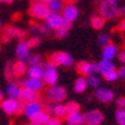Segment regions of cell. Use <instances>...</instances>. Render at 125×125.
Here are the masks:
<instances>
[{"mask_svg": "<svg viewBox=\"0 0 125 125\" xmlns=\"http://www.w3.org/2000/svg\"><path fill=\"white\" fill-rule=\"evenodd\" d=\"M99 14L104 19H115L119 15L118 3H114L111 0H103L99 5Z\"/></svg>", "mask_w": 125, "mask_h": 125, "instance_id": "obj_1", "label": "cell"}, {"mask_svg": "<svg viewBox=\"0 0 125 125\" xmlns=\"http://www.w3.org/2000/svg\"><path fill=\"white\" fill-rule=\"evenodd\" d=\"M29 14L31 15V18L36 20H45L50 14V10L48 8V4L36 0V1H33V4H31L29 9Z\"/></svg>", "mask_w": 125, "mask_h": 125, "instance_id": "obj_2", "label": "cell"}, {"mask_svg": "<svg viewBox=\"0 0 125 125\" xmlns=\"http://www.w3.org/2000/svg\"><path fill=\"white\" fill-rule=\"evenodd\" d=\"M68 96V91L65 88L60 85H50L49 89L46 90V98L51 103H61L64 101Z\"/></svg>", "mask_w": 125, "mask_h": 125, "instance_id": "obj_3", "label": "cell"}, {"mask_svg": "<svg viewBox=\"0 0 125 125\" xmlns=\"http://www.w3.org/2000/svg\"><path fill=\"white\" fill-rule=\"evenodd\" d=\"M49 61L51 64H54L55 66L58 65H64V66H71L74 64V59L69 53H65V51H55L50 55Z\"/></svg>", "mask_w": 125, "mask_h": 125, "instance_id": "obj_4", "label": "cell"}, {"mask_svg": "<svg viewBox=\"0 0 125 125\" xmlns=\"http://www.w3.org/2000/svg\"><path fill=\"white\" fill-rule=\"evenodd\" d=\"M43 68H44L43 81L45 83V84H48L49 86L50 85H55L58 83V79H59V74H58L56 66L54 64H51L50 61H48V62H45V65Z\"/></svg>", "mask_w": 125, "mask_h": 125, "instance_id": "obj_5", "label": "cell"}, {"mask_svg": "<svg viewBox=\"0 0 125 125\" xmlns=\"http://www.w3.org/2000/svg\"><path fill=\"white\" fill-rule=\"evenodd\" d=\"M103 120L104 115L98 109H93L83 114V124L84 125H100Z\"/></svg>", "mask_w": 125, "mask_h": 125, "instance_id": "obj_6", "label": "cell"}, {"mask_svg": "<svg viewBox=\"0 0 125 125\" xmlns=\"http://www.w3.org/2000/svg\"><path fill=\"white\" fill-rule=\"evenodd\" d=\"M61 11H62L61 15H62V18H64V20L68 21V23H70V24L74 23L79 16V9L75 6V4H73V3H66Z\"/></svg>", "mask_w": 125, "mask_h": 125, "instance_id": "obj_7", "label": "cell"}, {"mask_svg": "<svg viewBox=\"0 0 125 125\" xmlns=\"http://www.w3.org/2000/svg\"><path fill=\"white\" fill-rule=\"evenodd\" d=\"M41 110H44V105H43V103H41L40 100L30 101V103H25L23 114L28 119H31V118H34L38 113H40Z\"/></svg>", "mask_w": 125, "mask_h": 125, "instance_id": "obj_8", "label": "cell"}, {"mask_svg": "<svg viewBox=\"0 0 125 125\" xmlns=\"http://www.w3.org/2000/svg\"><path fill=\"white\" fill-rule=\"evenodd\" d=\"M76 70L83 76H89L91 74H95L98 71V64L89 62V61H80L76 65Z\"/></svg>", "mask_w": 125, "mask_h": 125, "instance_id": "obj_9", "label": "cell"}, {"mask_svg": "<svg viewBox=\"0 0 125 125\" xmlns=\"http://www.w3.org/2000/svg\"><path fill=\"white\" fill-rule=\"evenodd\" d=\"M25 36V31L20 28L16 26H11L9 25L4 29V36L3 40L4 41H9L10 39H23Z\"/></svg>", "mask_w": 125, "mask_h": 125, "instance_id": "obj_10", "label": "cell"}, {"mask_svg": "<svg viewBox=\"0 0 125 125\" xmlns=\"http://www.w3.org/2000/svg\"><path fill=\"white\" fill-rule=\"evenodd\" d=\"M30 49L31 48L28 43V40H20L16 45V49H15L18 59L23 60V61H28V59L30 56Z\"/></svg>", "mask_w": 125, "mask_h": 125, "instance_id": "obj_11", "label": "cell"}, {"mask_svg": "<svg viewBox=\"0 0 125 125\" xmlns=\"http://www.w3.org/2000/svg\"><path fill=\"white\" fill-rule=\"evenodd\" d=\"M45 23H46V25H48L50 29L56 30V29H59L60 26L64 25L65 20H64V18H62V15H61L60 13H50V14L48 15V18L45 19Z\"/></svg>", "mask_w": 125, "mask_h": 125, "instance_id": "obj_12", "label": "cell"}, {"mask_svg": "<svg viewBox=\"0 0 125 125\" xmlns=\"http://www.w3.org/2000/svg\"><path fill=\"white\" fill-rule=\"evenodd\" d=\"M18 105H19V100H15V99H3L0 101V109H1L5 114L8 115H13V114L16 113V109H18Z\"/></svg>", "mask_w": 125, "mask_h": 125, "instance_id": "obj_13", "label": "cell"}, {"mask_svg": "<svg viewBox=\"0 0 125 125\" xmlns=\"http://www.w3.org/2000/svg\"><path fill=\"white\" fill-rule=\"evenodd\" d=\"M95 98L101 101V103H110L113 99H114V91L109 88H96L95 89V93H94Z\"/></svg>", "mask_w": 125, "mask_h": 125, "instance_id": "obj_14", "label": "cell"}, {"mask_svg": "<svg viewBox=\"0 0 125 125\" xmlns=\"http://www.w3.org/2000/svg\"><path fill=\"white\" fill-rule=\"evenodd\" d=\"M46 109L50 113V115H53L55 118H59V119H65L66 114H68L65 105H62L61 103H53L51 105H48Z\"/></svg>", "mask_w": 125, "mask_h": 125, "instance_id": "obj_15", "label": "cell"}, {"mask_svg": "<svg viewBox=\"0 0 125 125\" xmlns=\"http://www.w3.org/2000/svg\"><path fill=\"white\" fill-rule=\"evenodd\" d=\"M21 86L25 88V89H29V90H33V91H40L44 88V81H43V79L28 78L23 81Z\"/></svg>", "mask_w": 125, "mask_h": 125, "instance_id": "obj_16", "label": "cell"}, {"mask_svg": "<svg viewBox=\"0 0 125 125\" xmlns=\"http://www.w3.org/2000/svg\"><path fill=\"white\" fill-rule=\"evenodd\" d=\"M40 99L39 95V91H33V90H29L21 86V93H20V99L23 103H30V101H36Z\"/></svg>", "mask_w": 125, "mask_h": 125, "instance_id": "obj_17", "label": "cell"}, {"mask_svg": "<svg viewBox=\"0 0 125 125\" xmlns=\"http://www.w3.org/2000/svg\"><path fill=\"white\" fill-rule=\"evenodd\" d=\"M115 70V65H114V62L109 59H101L99 62H98V73H100V74L104 76L105 74H108V73Z\"/></svg>", "mask_w": 125, "mask_h": 125, "instance_id": "obj_18", "label": "cell"}, {"mask_svg": "<svg viewBox=\"0 0 125 125\" xmlns=\"http://www.w3.org/2000/svg\"><path fill=\"white\" fill-rule=\"evenodd\" d=\"M20 93H21V86L16 83H10L6 86V95L10 99H15L19 100L20 99Z\"/></svg>", "mask_w": 125, "mask_h": 125, "instance_id": "obj_19", "label": "cell"}, {"mask_svg": "<svg viewBox=\"0 0 125 125\" xmlns=\"http://www.w3.org/2000/svg\"><path fill=\"white\" fill-rule=\"evenodd\" d=\"M68 125H83V114L80 111L68 113L65 116Z\"/></svg>", "mask_w": 125, "mask_h": 125, "instance_id": "obj_20", "label": "cell"}, {"mask_svg": "<svg viewBox=\"0 0 125 125\" xmlns=\"http://www.w3.org/2000/svg\"><path fill=\"white\" fill-rule=\"evenodd\" d=\"M101 54H103V59H109V60H111L113 58H115V55L118 54V48H116V45L109 43V44H106V45L103 46Z\"/></svg>", "mask_w": 125, "mask_h": 125, "instance_id": "obj_21", "label": "cell"}, {"mask_svg": "<svg viewBox=\"0 0 125 125\" xmlns=\"http://www.w3.org/2000/svg\"><path fill=\"white\" fill-rule=\"evenodd\" d=\"M28 76L29 78H34V79H43L44 76V68L39 65H30L26 70Z\"/></svg>", "mask_w": 125, "mask_h": 125, "instance_id": "obj_22", "label": "cell"}, {"mask_svg": "<svg viewBox=\"0 0 125 125\" xmlns=\"http://www.w3.org/2000/svg\"><path fill=\"white\" fill-rule=\"evenodd\" d=\"M50 118H51V115H50V113H49L48 110H41L40 113H38L36 115H35L34 118H31L30 120L34 121V123L38 124V125H45V124L49 121Z\"/></svg>", "mask_w": 125, "mask_h": 125, "instance_id": "obj_23", "label": "cell"}, {"mask_svg": "<svg viewBox=\"0 0 125 125\" xmlns=\"http://www.w3.org/2000/svg\"><path fill=\"white\" fill-rule=\"evenodd\" d=\"M88 81H86V78L85 76H80L75 80L74 83V91L78 93V94H81V93H84L86 89H88Z\"/></svg>", "mask_w": 125, "mask_h": 125, "instance_id": "obj_24", "label": "cell"}, {"mask_svg": "<svg viewBox=\"0 0 125 125\" xmlns=\"http://www.w3.org/2000/svg\"><path fill=\"white\" fill-rule=\"evenodd\" d=\"M13 69H14L15 76H23L28 70L25 61H23V60H18L16 62H13Z\"/></svg>", "mask_w": 125, "mask_h": 125, "instance_id": "obj_25", "label": "cell"}, {"mask_svg": "<svg viewBox=\"0 0 125 125\" xmlns=\"http://www.w3.org/2000/svg\"><path fill=\"white\" fill-rule=\"evenodd\" d=\"M64 5H65L64 0H50L48 3V8L50 10V13H60Z\"/></svg>", "mask_w": 125, "mask_h": 125, "instance_id": "obj_26", "label": "cell"}, {"mask_svg": "<svg viewBox=\"0 0 125 125\" xmlns=\"http://www.w3.org/2000/svg\"><path fill=\"white\" fill-rule=\"evenodd\" d=\"M105 20L106 19H104L100 14L99 15H93L91 19H90V24H91L93 29L99 30V29H103V26L105 25Z\"/></svg>", "mask_w": 125, "mask_h": 125, "instance_id": "obj_27", "label": "cell"}, {"mask_svg": "<svg viewBox=\"0 0 125 125\" xmlns=\"http://www.w3.org/2000/svg\"><path fill=\"white\" fill-rule=\"evenodd\" d=\"M50 28L45 24H34V25H31V31L35 34H39V35H48L50 33Z\"/></svg>", "mask_w": 125, "mask_h": 125, "instance_id": "obj_28", "label": "cell"}, {"mask_svg": "<svg viewBox=\"0 0 125 125\" xmlns=\"http://www.w3.org/2000/svg\"><path fill=\"white\" fill-rule=\"evenodd\" d=\"M70 28H71V24H70V23H68V21H65V23H64V25L60 26L59 29H56V30H55V35H56L59 39L65 38V36L68 35V33H69V29H70Z\"/></svg>", "mask_w": 125, "mask_h": 125, "instance_id": "obj_29", "label": "cell"}, {"mask_svg": "<svg viewBox=\"0 0 125 125\" xmlns=\"http://www.w3.org/2000/svg\"><path fill=\"white\" fill-rule=\"evenodd\" d=\"M86 81H88V86L93 88V89H96L100 86V79L95 75V74H91L86 78Z\"/></svg>", "mask_w": 125, "mask_h": 125, "instance_id": "obj_30", "label": "cell"}, {"mask_svg": "<svg viewBox=\"0 0 125 125\" xmlns=\"http://www.w3.org/2000/svg\"><path fill=\"white\" fill-rule=\"evenodd\" d=\"M115 120L119 125H125V109H118L116 110Z\"/></svg>", "mask_w": 125, "mask_h": 125, "instance_id": "obj_31", "label": "cell"}, {"mask_svg": "<svg viewBox=\"0 0 125 125\" xmlns=\"http://www.w3.org/2000/svg\"><path fill=\"white\" fill-rule=\"evenodd\" d=\"M5 78L8 80H13L15 78L14 69H13V62H8L6 64V66H5Z\"/></svg>", "mask_w": 125, "mask_h": 125, "instance_id": "obj_32", "label": "cell"}, {"mask_svg": "<svg viewBox=\"0 0 125 125\" xmlns=\"http://www.w3.org/2000/svg\"><path fill=\"white\" fill-rule=\"evenodd\" d=\"M65 108L68 113H73V111H80V105L75 101H68L65 104Z\"/></svg>", "mask_w": 125, "mask_h": 125, "instance_id": "obj_33", "label": "cell"}, {"mask_svg": "<svg viewBox=\"0 0 125 125\" xmlns=\"http://www.w3.org/2000/svg\"><path fill=\"white\" fill-rule=\"evenodd\" d=\"M98 43H99V45H101V46L109 44V43H110V36H109V34H106V33L100 34V35L98 36Z\"/></svg>", "mask_w": 125, "mask_h": 125, "instance_id": "obj_34", "label": "cell"}, {"mask_svg": "<svg viewBox=\"0 0 125 125\" xmlns=\"http://www.w3.org/2000/svg\"><path fill=\"white\" fill-rule=\"evenodd\" d=\"M28 62L30 65H39L41 64V56L35 54V55H30L29 59H28Z\"/></svg>", "mask_w": 125, "mask_h": 125, "instance_id": "obj_35", "label": "cell"}, {"mask_svg": "<svg viewBox=\"0 0 125 125\" xmlns=\"http://www.w3.org/2000/svg\"><path fill=\"white\" fill-rule=\"evenodd\" d=\"M118 78L119 76H118V71L116 70H113V71H110V73H108V74L104 75V79H105L106 81H115Z\"/></svg>", "mask_w": 125, "mask_h": 125, "instance_id": "obj_36", "label": "cell"}, {"mask_svg": "<svg viewBox=\"0 0 125 125\" xmlns=\"http://www.w3.org/2000/svg\"><path fill=\"white\" fill-rule=\"evenodd\" d=\"M40 41H41L40 36H33L31 39H29V40H28V43H29L30 48H34V46H38V45L40 44Z\"/></svg>", "mask_w": 125, "mask_h": 125, "instance_id": "obj_37", "label": "cell"}, {"mask_svg": "<svg viewBox=\"0 0 125 125\" xmlns=\"http://www.w3.org/2000/svg\"><path fill=\"white\" fill-rule=\"evenodd\" d=\"M45 125H62V123H61V120H60L59 118L51 116V118L49 119V121H48Z\"/></svg>", "mask_w": 125, "mask_h": 125, "instance_id": "obj_38", "label": "cell"}, {"mask_svg": "<svg viewBox=\"0 0 125 125\" xmlns=\"http://www.w3.org/2000/svg\"><path fill=\"white\" fill-rule=\"evenodd\" d=\"M116 106L118 109H125V98H119L116 100Z\"/></svg>", "mask_w": 125, "mask_h": 125, "instance_id": "obj_39", "label": "cell"}, {"mask_svg": "<svg viewBox=\"0 0 125 125\" xmlns=\"http://www.w3.org/2000/svg\"><path fill=\"white\" fill-rule=\"evenodd\" d=\"M116 55H118L119 61H120V62H123V64H125V50L120 51V53H118Z\"/></svg>", "mask_w": 125, "mask_h": 125, "instance_id": "obj_40", "label": "cell"}, {"mask_svg": "<svg viewBox=\"0 0 125 125\" xmlns=\"http://www.w3.org/2000/svg\"><path fill=\"white\" fill-rule=\"evenodd\" d=\"M118 76H119L120 79H124V80H125V65L121 66V68L118 70Z\"/></svg>", "mask_w": 125, "mask_h": 125, "instance_id": "obj_41", "label": "cell"}, {"mask_svg": "<svg viewBox=\"0 0 125 125\" xmlns=\"http://www.w3.org/2000/svg\"><path fill=\"white\" fill-rule=\"evenodd\" d=\"M119 30L123 31V33H125V19L123 20V21L119 24Z\"/></svg>", "mask_w": 125, "mask_h": 125, "instance_id": "obj_42", "label": "cell"}, {"mask_svg": "<svg viewBox=\"0 0 125 125\" xmlns=\"http://www.w3.org/2000/svg\"><path fill=\"white\" fill-rule=\"evenodd\" d=\"M119 15H121V16L125 19V6H121V8H119Z\"/></svg>", "mask_w": 125, "mask_h": 125, "instance_id": "obj_43", "label": "cell"}, {"mask_svg": "<svg viewBox=\"0 0 125 125\" xmlns=\"http://www.w3.org/2000/svg\"><path fill=\"white\" fill-rule=\"evenodd\" d=\"M76 1H78V0H64V3H73V4L76 3Z\"/></svg>", "mask_w": 125, "mask_h": 125, "instance_id": "obj_44", "label": "cell"}, {"mask_svg": "<svg viewBox=\"0 0 125 125\" xmlns=\"http://www.w3.org/2000/svg\"><path fill=\"white\" fill-rule=\"evenodd\" d=\"M3 99H4V94H3V91H1V90H0V101H1Z\"/></svg>", "mask_w": 125, "mask_h": 125, "instance_id": "obj_45", "label": "cell"}, {"mask_svg": "<svg viewBox=\"0 0 125 125\" xmlns=\"http://www.w3.org/2000/svg\"><path fill=\"white\" fill-rule=\"evenodd\" d=\"M1 1H3V3H13L14 0H1Z\"/></svg>", "mask_w": 125, "mask_h": 125, "instance_id": "obj_46", "label": "cell"}, {"mask_svg": "<svg viewBox=\"0 0 125 125\" xmlns=\"http://www.w3.org/2000/svg\"><path fill=\"white\" fill-rule=\"evenodd\" d=\"M26 125H38V124H35L34 121H31V120H30V123H29V124H26Z\"/></svg>", "mask_w": 125, "mask_h": 125, "instance_id": "obj_47", "label": "cell"}, {"mask_svg": "<svg viewBox=\"0 0 125 125\" xmlns=\"http://www.w3.org/2000/svg\"><path fill=\"white\" fill-rule=\"evenodd\" d=\"M39 1H43V3H45V4H48L50 0H39Z\"/></svg>", "mask_w": 125, "mask_h": 125, "instance_id": "obj_48", "label": "cell"}, {"mask_svg": "<svg viewBox=\"0 0 125 125\" xmlns=\"http://www.w3.org/2000/svg\"><path fill=\"white\" fill-rule=\"evenodd\" d=\"M3 30V25H1V21H0V31Z\"/></svg>", "mask_w": 125, "mask_h": 125, "instance_id": "obj_49", "label": "cell"}, {"mask_svg": "<svg viewBox=\"0 0 125 125\" xmlns=\"http://www.w3.org/2000/svg\"><path fill=\"white\" fill-rule=\"evenodd\" d=\"M111 1H114V3H118V1H119V0H111Z\"/></svg>", "mask_w": 125, "mask_h": 125, "instance_id": "obj_50", "label": "cell"}, {"mask_svg": "<svg viewBox=\"0 0 125 125\" xmlns=\"http://www.w3.org/2000/svg\"><path fill=\"white\" fill-rule=\"evenodd\" d=\"M0 3H1V0H0Z\"/></svg>", "mask_w": 125, "mask_h": 125, "instance_id": "obj_51", "label": "cell"}, {"mask_svg": "<svg viewBox=\"0 0 125 125\" xmlns=\"http://www.w3.org/2000/svg\"><path fill=\"white\" fill-rule=\"evenodd\" d=\"M0 49H1V48H0Z\"/></svg>", "mask_w": 125, "mask_h": 125, "instance_id": "obj_52", "label": "cell"}]
</instances>
